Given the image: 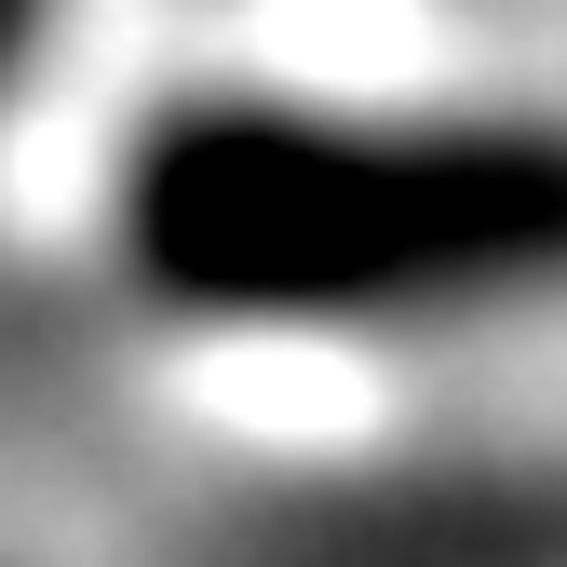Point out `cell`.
Wrapping results in <instances>:
<instances>
[{"label":"cell","mask_w":567,"mask_h":567,"mask_svg":"<svg viewBox=\"0 0 567 567\" xmlns=\"http://www.w3.org/2000/svg\"><path fill=\"white\" fill-rule=\"evenodd\" d=\"M0 230L122 392H567V41H28Z\"/></svg>","instance_id":"obj_1"},{"label":"cell","mask_w":567,"mask_h":567,"mask_svg":"<svg viewBox=\"0 0 567 567\" xmlns=\"http://www.w3.org/2000/svg\"><path fill=\"white\" fill-rule=\"evenodd\" d=\"M109 567H567V392H122Z\"/></svg>","instance_id":"obj_2"}]
</instances>
